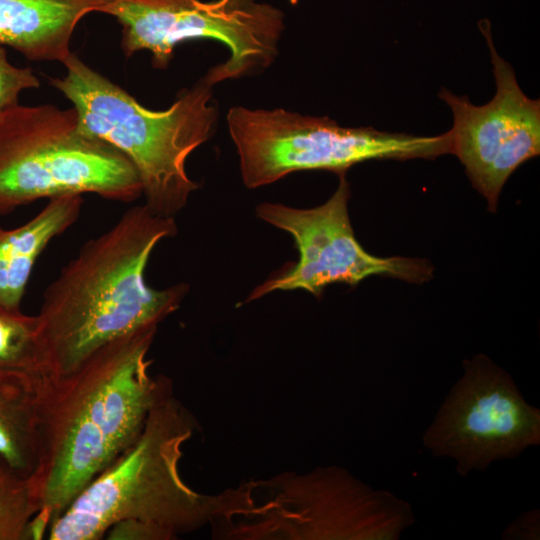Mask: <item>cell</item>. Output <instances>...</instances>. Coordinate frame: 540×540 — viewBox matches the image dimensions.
Wrapping results in <instances>:
<instances>
[{"label": "cell", "mask_w": 540, "mask_h": 540, "mask_svg": "<svg viewBox=\"0 0 540 540\" xmlns=\"http://www.w3.org/2000/svg\"><path fill=\"white\" fill-rule=\"evenodd\" d=\"M157 329L114 340L67 374L44 375L40 455L28 479L36 507L30 540L46 537L78 494L133 445L172 384L150 374Z\"/></svg>", "instance_id": "cell-1"}, {"label": "cell", "mask_w": 540, "mask_h": 540, "mask_svg": "<svg viewBox=\"0 0 540 540\" xmlns=\"http://www.w3.org/2000/svg\"><path fill=\"white\" fill-rule=\"evenodd\" d=\"M177 231L175 218L136 205L62 267L37 314L48 374L73 371L106 344L158 327L180 307L188 284L156 289L145 280L153 250Z\"/></svg>", "instance_id": "cell-2"}, {"label": "cell", "mask_w": 540, "mask_h": 540, "mask_svg": "<svg viewBox=\"0 0 540 540\" xmlns=\"http://www.w3.org/2000/svg\"><path fill=\"white\" fill-rule=\"evenodd\" d=\"M194 429L171 384L138 439L78 494L46 538L169 540L211 523L220 495L194 491L179 469Z\"/></svg>", "instance_id": "cell-3"}, {"label": "cell", "mask_w": 540, "mask_h": 540, "mask_svg": "<svg viewBox=\"0 0 540 540\" xmlns=\"http://www.w3.org/2000/svg\"><path fill=\"white\" fill-rule=\"evenodd\" d=\"M62 77L49 83L77 111L81 127L121 151L135 167L145 205L175 218L199 186L186 170L189 156L212 135L218 111L204 77L182 90L167 109L144 107L126 90L75 53L62 62Z\"/></svg>", "instance_id": "cell-4"}, {"label": "cell", "mask_w": 540, "mask_h": 540, "mask_svg": "<svg viewBox=\"0 0 540 540\" xmlns=\"http://www.w3.org/2000/svg\"><path fill=\"white\" fill-rule=\"evenodd\" d=\"M67 194L130 203L142 185L121 151L81 127L73 106L18 104L1 112L0 216Z\"/></svg>", "instance_id": "cell-5"}, {"label": "cell", "mask_w": 540, "mask_h": 540, "mask_svg": "<svg viewBox=\"0 0 540 540\" xmlns=\"http://www.w3.org/2000/svg\"><path fill=\"white\" fill-rule=\"evenodd\" d=\"M231 489L227 536L326 540H396L414 523L411 506L337 467Z\"/></svg>", "instance_id": "cell-6"}, {"label": "cell", "mask_w": 540, "mask_h": 540, "mask_svg": "<svg viewBox=\"0 0 540 540\" xmlns=\"http://www.w3.org/2000/svg\"><path fill=\"white\" fill-rule=\"evenodd\" d=\"M227 125L241 177L249 189L272 184L292 172L328 170L339 176L369 160L434 159L451 154V133L417 136L372 127H342L327 116L232 107Z\"/></svg>", "instance_id": "cell-7"}, {"label": "cell", "mask_w": 540, "mask_h": 540, "mask_svg": "<svg viewBox=\"0 0 540 540\" xmlns=\"http://www.w3.org/2000/svg\"><path fill=\"white\" fill-rule=\"evenodd\" d=\"M102 13L120 24L122 53L149 51L157 69L168 67L182 42H221L230 56L203 76L212 86L268 68L284 29V13L262 0H110Z\"/></svg>", "instance_id": "cell-8"}, {"label": "cell", "mask_w": 540, "mask_h": 540, "mask_svg": "<svg viewBox=\"0 0 540 540\" xmlns=\"http://www.w3.org/2000/svg\"><path fill=\"white\" fill-rule=\"evenodd\" d=\"M433 456L454 461L461 476L520 456L540 443V410L489 357L463 361L453 385L422 437Z\"/></svg>", "instance_id": "cell-9"}, {"label": "cell", "mask_w": 540, "mask_h": 540, "mask_svg": "<svg viewBox=\"0 0 540 540\" xmlns=\"http://www.w3.org/2000/svg\"><path fill=\"white\" fill-rule=\"evenodd\" d=\"M339 178L334 194L320 206L300 209L272 202L256 206L258 218L292 236L299 259L287 272L254 288L246 302L274 291L297 289L319 296L330 284L354 286L373 275L413 283H423L433 277L432 265L423 259L383 258L364 250L349 218V183L345 175Z\"/></svg>", "instance_id": "cell-10"}, {"label": "cell", "mask_w": 540, "mask_h": 540, "mask_svg": "<svg viewBox=\"0 0 540 540\" xmlns=\"http://www.w3.org/2000/svg\"><path fill=\"white\" fill-rule=\"evenodd\" d=\"M478 25L490 51L495 95L481 106L445 88L438 96L453 114L451 154L459 158L489 211L495 212L510 175L540 154V101L525 95L514 69L498 54L490 21L482 19Z\"/></svg>", "instance_id": "cell-11"}, {"label": "cell", "mask_w": 540, "mask_h": 540, "mask_svg": "<svg viewBox=\"0 0 540 540\" xmlns=\"http://www.w3.org/2000/svg\"><path fill=\"white\" fill-rule=\"evenodd\" d=\"M110 0H0V45L29 61L62 63L73 34L90 13Z\"/></svg>", "instance_id": "cell-12"}, {"label": "cell", "mask_w": 540, "mask_h": 540, "mask_svg": "<svg viewBox=\"0 0 540 540\" xmlns=\"http://www.w3.org/2000/svg\"><path fill=\"white\" fill-rule=\"evenodd\" d=\"M82 196L67 194L48 199L46 205L22 225L0 226V306L21 309L38 258L51 241L77 221Z\"/></svg>", "instance_id": "cell-13"}, {"label": "cell", "mask_w": 540, "mask_h": 540, "mask_svg": "<svg viewBox=\"0 0 540 540\" xmlns=\"http://www.w3.org/2000/svg\"><path fill=\"white\" fill-rule=\"evenodd\" d=\"M45 374L0 368V459L25 479L39 461Z\"/></svg>", "instance_id": "cell-14"}, {"label": "cell", "mask_w": 540, "mask_h": 540, "mask_svg": "<svg viewBox=\"0 0 540 540\" xmlns=\"http://www.w3.org/2000/svg\"><path fill=\"white\" fill-rule=\"evenodd\" d=\"M0 368L47 373L37 315L0 306Z\"/></svg>", "instance_id": "cell-15"}, {"label": "cell", "mask_w": 540, "mask_h": 540, "mask_svg": "<svg viewBox=\"0 0 540 540\" xmlns=\"http://www.w3.org/2000/svg\"><path fill=\"white\" fill-rule=\"evenodd\" d=\"M35 515L28 479L0 459V540H30Z\"/></svg>", "instance_id": "cell-16"}, {"label": "cell", "mask_w": 540, "mask_h": 540, "mask_svg": "<svg viewBox=\"0 0 540 540\" xmlns=\"http://www.w3.org/2000/svg\"><path fill=\"white\" fill-rule=\"evenodd\" d=\"M40 86L39 78L29 67L11 64L4 46L0 45V113L19 104V95Z\"/></svg>", "instance_id": "cell-17"}, {"label": "cell", "mask_w": 540, "mask_h": 540, "mask_svg": "<svg viewBox=\"0 0 540 540\" xmlns=\"http://www.w3.org/2000/svg\"><path fill=\"white\" fill-rule=\"evenodd\" d=\"M539 512L529 511L515 519L506 528L505 539H536L539 536ZM538 539V538H537Z\"/></svg>", "instance_id": "cell-18"}]
</instances>
